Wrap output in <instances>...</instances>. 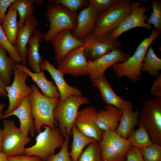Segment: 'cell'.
Wrapping results in <instances>:
<instances>
[{"mask_svg": "<svg viewBox=\"0 0 161 161\" xmlns=\"http://www.w3.org/2000/svg\"><path fill=\"white\" fill-rule=\"evenodd\" d=\"M14 79L11 86H5L9 101L7 109L3 116L7 115L12 112L19 106L22 100L32 92L30 86L26 83L28 75L18 69L16 65L14 68Z\"/></svg>", "mask_w": 161, "mask_h": 161, "instance_id": "8fae6325", "label": "cell"}, {"mask_svg": "<svg viewBox=\"0 0 161 161\" xmlns=\"http://www.w3.org/2000/svg\"><path fill=\"white\" fill-rule=\"evenodd\" d=\"M115 0H89V3L100 13L108 10L113 4Z\"/></svg>", "mask_w": 161, "mask_h": 161, "instance_id": "74e56055", "label": "cell"}, {"mask_svg": "<svg viewBox=\"0 0 161 161\" xmlns=\"http://www.w3.org/2000/svg\"><path fill=\"white\" fill-rule=\"evenodd\" d=\"M161 69V59L157 56L150 45L143 60L141 71L148 72L151 76L157 77Z\"/></svg>", "mask_w": 161, "mask_h": 161, "instance_id": "4dcf8cb0", "label": "cell"}, {"mask_svg": "<svg viewBox=\"0 0 161 161\" xmlns=\"http://www.w3.org/2000/svg\"><path fill=\"white\" fill-rule=\"evenodd\" d=\"M140 109L133 111L132 109L126 108L122 115L115 131L123 138L127 139L131 132L138 123Z\"/></svg>", "mask_w": 161, "mask_h": 161, "instance_id": "d4e9b609", "label": "cell"}, {"mask_svg": "<svg viewBox=\"0 0 161 161\" xmlns=\"http://www.w3.org/2000/svg\"><path fill=\"white\" fill-rule=\"evenodd\" d=\"M41 71H47L53 80L60 95L61 100L71 96H82V92L77 88L72 87L65 81L64 74L55 68L47 60L45 59L41 65Z\"/></svg>", "mask_w": 161, "mask_h": 161, "instance_id": "ffe728a7", "label": "cell"}, {"mask_svg": "<svg viewBox=\"0 0 161 161\" xmlns=\"http://www.w3.org/2000/svg\"><path fill=\"white\" fill-rule=\"evenodd\" d=\"M133 1L115 0L108 10L99 15L91 33L99 35L110 33L115 30L130 13Z\"/></svg>", "mask_w": 161, "mask_h": 161, "instance_id": "277c9868", "label": "cell"}, {"mask_svg": "<svg viewBox=\"0 0 161 161\" xmlns=\"http://www.w3.org/2000/svg\"><path fill=\"white\" fill-rule=\"evenodd\" d=\"M72 134L73 138L70 155L72 161H77L84 147L97 141L82 134L74 125L72 128Z\"/></svg>", "mask_w": 161, "mask_h": 161, "instance_id": "4316f807", "label": "cell"}, {"mask_svg": "<svg viewBox=\"0 0 161 161\" xmlns=\"http://www.w3.org/2000/svg\"><path fill=\"white\" fill-rule=\"evenodd\" d=\"M48 2L49 4H61L72 13L77 12L89 4L88 0H48Z\"/></svg>", "mask_w": 161, "mask_h": 161, "instance_id": "d6a6232c", "label": "cell"}, {"mask_svg": "<svg viewBox=\"0 0 161 161\" xmlns=\"http://www.w3.org/2000/svg\"><path fill=\"white\" fill-rule=\"evenodd\" d=\"M97 112L94 106H87L79 111L74 125L82 134L100 142L104 131L99 127L97 123Z\"/></svg>", "mask_w": 161, "mask_h": 161, "instance_id": "5bb4252c", "label": "cell"}, {"mask_svg": "<svg viewBox=\"0 0 161 161\" xmlns=\"http://www.w3.org/2000/svg\"><path fill=\"white\" fill-rule=\"evenodd\" d=\"M45 16L49 24V30L42 36L45 42L50 41L58 33L65 30H74L77 23V12L71 13L58 4H48Z\"/></svg>", "mask_w": 161, "mask_h": 161, "instance_id": "5b68a950", "label": "cell"}, {"mask_svg": "<svg viewBox=\"0 0 161 161\" xmlns=\"http://www.w3.org/2000/svg\"><path fill=\"white\" fill-rule=\"evenodd\" d=\"M150 93L154 97L161 98V74L153 82Z\"/></svg>", "mask_w": 161, "mask_h": 161, "instance_id": "ab89813d", "label": "cell"}, {"mask_svg": "<svg viewBox=\"0 0 161 161\" xmlns=\"http://www.w3.org/2000/svg\"><path fill=\"white\" fill-rule=\"evenodd\" d=\"M43 35L40 30L36 29L27 43L28 47L27 48V62L34 72L41 71V65L43 61L39 49L42 43Z\"/></svg>", "mask_w": 161, "mask_h": 161, "instance_id": "cb8c5ba5", "label": "cell"}, {"mask_svg": "<svg viewBox=\"0 0 161 161\" xmlns=\"http://www.w3.org/2000/svg\"><path fill=\"white\" fill-rule=\"evenodd\" d=\"M15 0H0V25L2 24L5 13L8 8Z\"/></svg>", "mask_w": 161, "mask_h": 161, "instance_id": "b9f144b4", "label": "cell"}, {"mask_svg": "<svg viewBox=\"0 0 161 161\" xmlns=\"http://www.w3.org/2000/svg\"><path fill=\"white\" fill-rule=\"evenodd\" d=\"M99 13L89 3L82 9L78 15L77 25L72 31L73 35L78 39L83 41L84 38L91 33Z\"/></svg>", "mask_w": 161, "mask_h": 161, "instance_id": "ac0fdd59", "label": "cell"}, {"mask_svg": "<svg viewBox=\"0 0 161 161\" xmlns=\"http://www.w3.org/2000/svg\"><path fill=\"white\" fill-rule=\"evenodd\" d=\"M7 158L9 161H44L36 156H30L24 154L15 157L8 156Z\"/></svg>", "mask_w": 161, "mask_h": 161, "instance_id": "60d3db41", "label": "cell"}, {"mask_svg": "<svg viewBox=\"0 0 161 161\" xmlns=\"http://www.w3.org/2000/svg\"><path fill=\"white\" fill-rule=\"evenodd\" d=\"M17 10L13 8L11 4L8 8L1 26L2 30L11 43L14 46L18 31L17 21Z\"/></svg>", "mask_w": 161, "mask_h": 161, "instance_id": "484cf974", "label": "cell"}, {"mask_svg": "<svg viewBox=\"0 0 161 161\" xmlns=\"http://www.w3.org/2000/svg\"><path fill=\"white\" fill-rule=\"evenodd\" d=\"M86 55L89 59L94 60L109 53L113 50L119 48L121 42L113 39L110 33L99 35L92 33L88 35L83 40Z\"/></svg>", "mask_w": 161, "mask_h": 161, "instance_id": "30bf717a", "label": "cell"}, {"mask_svg": "<svg viewBox=\"0 0 161 161\" xmlns=\"http://www.w3.org/2000/svg\"><path fill=\"white\" fill-rule=\"evenodd\" d=\"M141 1L140 0L132 2L130 14L117 28L110 33L113 39H117L123 33L133 28L141 27L148 30L151 29V25L145 22L148 18L145 13L149 8L145 5L140 6Z\"/></svg>", "mask_w": 161, "mask_h": 161, "instance_id": "4fadbf2b", "label": "cell"}, {"mask_svg": "<svg viewBox=\"0 0 161 161\" xmlns=\"http://www.w3.org/2000/svg\"><path fill=\"white\" fill-rule=\"evenodd\" d=\"M7 155L1 151L0 152V161H9Z\"/></svg>", "mask_w": 161, "mask_h": 161, "instance_id": "ee69618b", "label": "cell"}, {"mask_svg": "<svg viewBox=\"0 0 161 161\" xmlns=\"http://www.w3.org/2000/svg\"><path fill=\"white\" fill-rule=\"evenodd\" d=\"M151 6L152 12L150 16L146 20V23L150 25L153 24L154 28L161 30V2L160 1H151Z\"/></svg>", "mask_w": 161, "mask_h": 161, "instance_id": "836d02e7", "label": "cell"}, {"mask_svg": "<svg viewBox=\"0 0 161 161\" xmlns=\"http://www.w3.org/2000/svg\"><path fill=\"white\" fill-rule=\"evenodd\" d=\"M138 123V128L132 130L127 139L132 146L141 150L153 143L145 128L141 123Z\"/></svg>", "mask_w": 161, "mask_h": 161, "instance_id": "f1b7e54d", "label": "cell"}, {"mask_svg": "<svg viewBox=\"0 0 161 161\" xmlns=\"http://www.w3.org/2000/svg\"><path fill=\"white\" fill-rule=\"evenodd\" d=\"M64 141L60 151L50 156L46 161H72L69 151V137L66 135Z\"/></svg>", "mask_w": 161, "mask_h": 161, "instance_id": "8d00e7d4", "label": "cell"}, {"mask_svg": "<svg viewBox=\"0 0 161 161\" xmlns=\"http://www.w3.org/2000/svg\"><path fill=\"white\" fill-rule=\"evenodd\" d=\"M138 123L145 128L153 143L161 145V98L154 97L144 102Z\"/></svg>", "mask_w": 161, "mask_h": 161, "instance_id": "52a82bcc", "label": "cell"}, {"mask_svg": "<svg viewBox=\"0 0 161 161\" xmlns=\"http://www.w3.org/2000/svg\"><path fill=\"white\" fill-rule=\"evenodd\" d=\"M0 45L9 53L10 57L17 64L21 62V58L15 46L12 44L4 34L0 25Z\"/></svg>", "mask_w": 161, "mask_h": 161, "instance_id": "d590c367", "label": "cell"}, {"mask_svg": "<svg viewBox=\"0 0 161 161\" xmlns=\"http://www.w3.org/2000/svg\"><path fill=\"white\" fill-rule=\"evenodd\" d=\"M34 0H15L11 4L13 8L16 9L19 16L18 21V30L24 25L26 20L32 16L35 8Z\"/></svg>", "mask_w": 161, "mask_h": 161, "instance_id": "f546056e", "label": "cell"}, {"mask_svg": "<svg viewBox=\"0 0 161 161\" xmlns=\"http://www.w3.org/2000/svg\"><path fill=\"white\" fill-rule=\"evenodd\" d=\"M122 112L112 106L106 105L103 109L97 112L96 122L103 131H115L119 125Z\"/></svg>", "mask_w": 161, "mask_h": 161, "instance_id": "603a6c76", "label": "cell"}, {"mask_svg": "<svg viewBox=\"0 0 161 161\" xmlns=\"http://www.w3.org/2000/svg\"><path fill=\"white\" fill-rule=\"evenodd\" d=\"M16 116L20 122L19 129L24 136L28 137L35 136V130L34 122L31 113V105L29 95L25 97L21 101L18 107L10 114L3 116L2 118L11 116Z\"/></svg>", "mask_w": 161, "mask_h": 161, "instance_id": "e0dca14e", "label": "cell"}, {"mask_svg": "<svg viewBox=\"0 0 161 161\" xmlns=\"http://www.w3.org/2000/svg\"><path fill=\"white\" fill-rule=\"evenodd\" d=\"M30 87L32 91L29 96L35 131L38 134L44 126L55 128L58 123L54 119L53 113L59 99L45 97L35 84H31Z\"/></svg>", "mask_w": 161, "mask_h": 161, "instance_id": "7a4b0ae2", "label": "cell"}, {"mask_svg": "<svg viewBox=\"0 0 161 161\" xmlns=\"http://www.w3.org/2000/svg\"><path fill=\"white\" fill-rule=\"evenodd\" d=\"M126 161H144L141 150L132 146L128 151L126 156Z\"/></svg>", "mask_w": 161, "mask_h": 161, "instance_id": "f35d334b", "label": "cell"}, {"mask_svg": "<svg viewBox=\"0 0 161 161\" xmlns=\"http://www.w3.org/2000/svg\"><path fill=\"white\" fill-rule=\"evenodd\" d=\"M160 31L154 28L149 36L144 39L138 45L132 56L124 62L116 63L112 66L117 77L120 78L125 76L134 83L140 80L143 60L149 47L157 38Z\"/></svg>", "mask_w": 161, "mask_h": 161, "instance_id": "6da1fadb", "label": "cell"}, {"mask_svg": "<svg viewBox=\"0 0 161 161\" xmlns=\"http://www.w3.org/2000/svg\"><path fill=\"white\" fill-rule=\"evenodd\" d=\"M44 130L38 134L35 138V144L25 148L23 154L37 156L46 161L55 154V149L61 147L64 141V137L58 128L44 126Z\"/></svg>", "mask_w": 161, "mask_h": 161, "instance_id": "8992f818", "label": "cell"}, {"mask_svg": "<svg viewBox=\"0 0 161 161\" xmlns=\"http://www.w3.org/2000/svg\"><path fill=\"white\" fill-rule=\"evenodd\" d=\"M144 161H161V145L153 143L141 150Z\"/></svg>", "mask_w": 161, "mask_h": 161, "instance_id": "e575fe53", "label": "cell"}, {"mask_svg": "<svg viewBox=\"0 0 161 161\" xmlns=\"http://www.w3.org/2000/svg\"><path fill=\"white\" fill-rule=\"evenodd\" d=\"M3 129L0 128V152L1 151V144L3 136Z\"/></svg>", "mask_w": 161, "mask_h": 161, "instance_id": "bcb514c9", "label": "cell"}, {"mask_svg": "<svg viewBox=\"0 0 161 161\" xmlns=\"http://www.w3.org/2000/svg\"><path fill=\"white\" fill-rule=\"evenodd\" d=\"M34 3H35L37 4H42L44 2V0H34Z\"/></svg>", "mask_w": 161, "mask_h": 161, "instance_id": "7dc6e473", "label": "cell"}, {"mask_svg": "<svg viewBox=\"0 0 161 161\" xmlns=\"http://www.w3.org/2000/svg\"><path fill=\"white\" fill-rule=\"evenodd\" d=\"M50 41L55 52L54 59L58 64L69 53L83 44V41L76 38L68 30L57 34Z\"/></svg>", "mask_w": 161, "mask_h": 161, "instance_id": "2e32d148", "label": "cell"}, {"mask_svg": "<svg viewBox=\"0 0 161 161\" xmlns=\"http://www.w3.org/2000/svg\"><path fill=\"white\" fill-rule=\"evenodd\" d=\"M3 136L1 151L9 157L23 154L25 145L30 141L29 137L24 135L12 120H3Z\"/></svg>", "mask_w": 161, "mask_h": 161, "instance_id": "9c48e42d", "label": "cell"}, {"mask_svg": "<svg viewBox=\"0 0 161 161\" xmlns=\"http://www.w3.org/2000/svg\"><path fill=\"white\" fill-rule=\"evenodd\" d=\"M89 100L82 96H71L64 100L58 99L54 110V118L57 122L62 135L69 137L72 134V129L81 105L88 103Z\"/></svg>", "mask_w": 161, "mask_h": 161, "instance_id": "3957f363", "label": "cell"}, {"mask_svg": "<svg viewBox=\"0 0 161 161\" xmlns=\"http://www.w3.org/2000/svg\"><path fill=\"white\" fill-rule=\"evenodd\" d=\"M77 161H102L100 143L96 141L87 145Z\"/></svg>", "mask_w": 161, "mask_h": 161, "instance_id": "1f68e13d", "label": "cell"}, {"mask_svg": "<svg viewBox=\"0 0 161 161\" xmlns=\"http://www.w3.org/2000/svg\"><path fill=\"white\" fill-rule=\"evenodd\" d=\"M5 105L4 103H0V120L2 119V117L4 114L2 112Z\"/></svg>", "mask_w": 161, "mask_h": 161, "instance_id": "f6af8a7d", "label": "cell"}, {"mask_svg": "<svg viewBox=\"0 0 161 161\" xmlns=\"http://www.w3.org/2000/svg\"><path fill=\"white\" fill-rule=\"evenodd\" d=\"M6 50L0 45V79L5 86L10 85L14 68L17 64L6 54Z\"/></svg>", "mask_w": 161, "mask_h": 161, "instance_id": "83f0119b", "label": "cell"}, {"mask_svg": "<svg viewBox=\"0 0 161 161\" xmlns=\"http://www.w3.org/2000/svg\"><path fill=\"white\" fill-rule=\"evenodd\" d=\"M39 23L38 20L32 16L26 20L24 26L18 30L14 46L20 56L22 64L26 66L27 43Z\"/></svg>", "mask_w": 161, "mask_h": 161, "instance_id": "44dd1931", "label": "cell"}, {"mask_svg": "<svg viewBox=\"0 0 161 161\" xmlns=\"http://www.w3.org/2000/svg\"><path fill=\"white\" fill-rule=\"evenodd\" d=\"M88 62L83 44L67 54L59 63L58 69L75 77L88 75Z\"/></svg>", "mask_w": 161, "mask_h": 161, "instance_id": "7c38bea8", "label": "cell"}, {"mask_svg": "<svg viewBox=\"0 0 161 161\" xmlns=\"http://www.w3.org/2000/svg\"><path fill=\"white\" fill-rule=\"evenodd\" d=\"M130 55L119 48L113 50L97 58L88 60V71L89 78L92 81L104 75L106 70L114 64L126 61Z\"/></svg>", "mask_w": 161, "mask_h": 161, "instance_id": "9a60e30c", "label": "cell"}, {"mask_svg": "<svg viewBox=\"0 0 161 161\" xmlns=\"http://www.w3.org/2000/svg\"><path fill=\"white\" fill-rule=\"evenodd\" d=\"M92 82L98 88L106 105L112 106L121 111L126 108L133 109L131 102L123 100L115 93L104 75Z\"/></svg>", "mask_w": 161, "mask_h": 161, "instance_id": "d6986e66", "label": "cell"}, {"mask_svg": "<svg viewBox=\"0 0 161 161\" xmlns=\"http://www.w3.org/2000/svg\"><path fill=\"white\" fill-rule=\"evenodd\" d=\"M5 86L0 79V97H5L7 96V92L5 89Z\"/></svg>", "mask_w": 161, "mask_h": 161, "instance_id": "7bdbcfd3", "label": "cell"}, {"mask_svg": "<svg viewBox=\"0 0 161 161\" xmlns=\"http://www.w3.org/2000/svg\"><path fill=\"white\" fill-rule=\"evenodd\" d=\"M16 66L31 78L40 88L44 95L52 99H58L60 98V95L56 86L54 85L53 82L47 79L43 71L33 72L27 66L20 64H17Z\"/></svg>", "mask_w": 161, "mask_h": 161, "instance_id": "7402d4cb", "label": "cell"}, {"mask_svg": "<svg viewBox=\"0 0 161 161\" xmlns=\"http://www.w3.org/2000/svg\"><path fill=\"white\" fill-rule=\"evenodd\" d=\"M99 143L102 161H125L127 154L132 146L127 139L115 131L110 130L104 131Z\"/></svg>", "mask_w": 161, "mask_h": 161, "instance_id": "ba28073f", "label": "cell"}]
</instances>
